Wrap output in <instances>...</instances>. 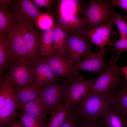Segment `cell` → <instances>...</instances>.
<instances>
[{
	"label": "cell",
	"mask_w": 127,
	"mask_h": 127,
	"mask_svg": "<svg viewBox=\"0 0 127 127\" xmlns=\"http://www.w3.org/2000/svg\"><path fill=\"white\" fill-rule=\"evenodd\" d=\"M20 108L15 88L7 95L2 107L0 109V127H8L15 119L17 110Z\"/></svg>",
	"instance_id": "cell-13"
},
{
	"label": "cell",
	"mask_w": 127,
	"mask_h": 127,
	"mask_svg": "<svg viewBox=\"0 0 127 127\" xmlns=\"http://www.w3.org/2000/svg\"><path fill=\"white\" fill-rule=\"evenodd\" d=\"M17 59L18 58L13 53L6 35H0V77L10 63Z\"/></svg>",
	"instance_id": "cell-23"
},
{
	"label": "cell",
	"mask_w": 127,
	"mask_h": 127,
	"mask_svg": "<svg viewBox=\"0 0 127 127\" xmlns=\"http://www.w3.org/2000/svg\"><path fill=\"white\" fill-rule=\"evenodd\" d=\"M112 102L111 94L88 93L77 105L75 113L83 120L96 121L105 112Z\"/></svg>",
	"instance_id": "cell-1"
},
{
	"label": "cell",
	"mask_w": 127,
	"mask_h": 127,
	"mask_svg": "<svg viewBox=\"0 0 127 127\" xmlns=\"http://www.w3.org/2000/svg\"><path fill=\"white\" fill-rule=\"evenodd\" d=\"M117 60L115 59L109 67L105 71L99 73V77L89 90V93L111 94L114 91L116 87L119 84L122 86L125 80L121 77L123 75L118 70L116 64Z\"/></svg>",
	"instance_id": "cell-3"
},
{
	"label": "cell",
	"mask_w": 127,
	"mask_h": 127,
	"mask_svg": "<svg viewBox=\"0 0 127 127\" xmlns=\"http://www.w3.org/2000/svg\"><path fill=\"white\" fill-rule=\"evenodd\" d=\"M20 108L32 117L41 120H45L48 113L40 98L26 103Z\"/></svg>",
	"instance_id": "cell-24"
},
{
	"label": "cell",
	"mask_w": 127,
	"mask_h": 127,
	"mask_svg": "<svg viewBox=\"0 0 127 127\" xmlns=\"http://www.w3.org/2000/svg\"><path fill=\"white\" fill-rule=\"evenodd\" d=\"M36 21L38 27L43 31L53 27L55 24L52 16L46 13H41Z\"/></svg>",
	"instance_id": "cell-30"
},
{
	"label": "cell",
	"mask_w": 127,
	"mask_h": 127,
	"mask_svg": "<svg viewBox=\"0 0 127 127\" xmlns=\"http://www.w3.org/2000/svg\"><path fill=\"white\" fill-rule=\"evenodd\" d=\"M22 35L27 51L29 63L33 66L36 60L39 58V36L34 28L33 21L29 22L27 23Z\"/></svg>",
	"instance_id": "cell-12"
},
{
	"label": "cell",
	"mask_w": 127,
	"mask_h": 127,
	"mask_svg": "<svg viewBox=\"0 0 127 127\" xmlns=\"http://www.w3.org/2000/svg\"><path fill=\"white\" fill-rule=\"evenodd\" d=\"M56 24L67 33L79 32L89 29L85 18L78 15L65 17L58 14Z\"/></svg>",
	"instance_id": "cell-18"
},
{
	"label": "cell",
	"mask_w": 127,
	"mask_h": 127,
	"mask_svg": "<svg viewBox=\"0 0 127 127\" xmlns=\"http://www.w3.org/2000/svg\"><path fill=\"white\" fill-rule=\"evenodd\" d=\"M111 2L113 6L116 5L124 10L127 15V0H114Z\"/></svg>",
	"instance_id": "cell-35"
},
{
	"label": "cell",
	"mask_w": 127,
	"mask_h": 127,
	"mask_svg": "<svg viewBox=\"0 0 127 127\" xmlns=\"http://www.w3.org/2000/svg\"><path fill=\"white\" fill-rule=\"evenodd\" d=\"M68 33L66 51L68 58L74 65L83 56L92 53L90 40L79 32Z\"/></svg>",
	"instance_id": "cell-5"
},
{
	"label": "cell",
	"mask_w": 127,
	"mask_h": 127,
	"mask_svg": "<svg viewBox=\"0 0 127 127\" xmlns=\"http://www.w3.org/2000/svg\"><path fill=\"white\" fill-rule=\"evenodd\" d=\"M40 98L48 113L52 112L58 105L65 101L62 81L58 80L42 86Z\"/></svg>",
	"instance_id": "cell-8"
},
{
	"label": "cell",
	"mask_w": 127,
	"mask_h": 127,
	"mask_svg": "<svg viewBox=\"0 0 127 127\" xmlns=\"http://www.w3.org/2000/svg\"><path fill=\"white\" fill-rule=\"evenodd\" d=\"M28 22L26 20L24 21L16 28L8 33L6 36L15 56L18 58L24 60H28V55L22 34Z\"/></svg>",
	"instance_id": "cell-11"
},
{
	"label": "cell",
	"mask_w": 127,
	"mask_h": 127,
	"mask_svg": "<svg viewBox=\"0 0 127 127\" xmlns=\"http://www.w3.org/2000/svg\"><path fill=\"white\" fill-rule=\"evenodd\" d=\"M110 48V45H107L102 50L86 56L83 59L74 65L75 69L79 72L85 71L91 72L94 74L100 73L105 71L112 62L110 61L107 64L105 62L104 59L105 54Z\"/></svg>",
	"instance_id": "cell-7"
},
{
	"label": "cell",
	"mask_w": 127,
	"mask_h": 127,
	"mask_svg": "<svg viewBox=\"0 0 127 127\" xmlns=\"http://www.w3.org/2000/svg\"><path fill=\"white\" fill-rule=\"evenodd\" d=\"M72 108L66 103L58 105L52 112L46 127H60L72 113Z\"/></svg>",
	"instance_id": "cell-19"
},
{
	"label": "cell",
	"mask_w": 127,
	"mask_h": 127,
	"mask_svg": "<svg viewBox=\"0 0 127 127\" xmlns=\"http://www.w3.org/2000/svg\"><path fill=\"white\" fill-rule=\"evenodd\" d=\"M67 35L68 33L66 31L56 23L55 24L53 29V52L67 58L66 46Z\"/></svg>",
	"instance_id": "cell-21"
},
{
	"label": "cell",
	"mask_w": 127,
	"mask_h": 127,
	"mask_svg": "<svg viewBox=\"0 0 127 127\" xmlns=\"http://www.w3.org/2000/svg\"><path fill=\"white\" fill-rule=\"evenodd\" d=\"M97 78L83 81L81 76L71 75L62 79L66 103L72 108L80 103L87 95Z\"/></svg>",
	"instance_id": "cell-2"
},
{
	"label": "cell",
	"mask_w": 127,
	"mask_h": 127,
	"mask_svg": "<svg viewBox=\"0 0 127 127\" xmlns=\"http://www.w3.org/2000/svg\"><path fill=\"white\" fill-rule=\"evenodd\" d=\"M34 83L40 86L48 85L58 80L45 59L39 58L34 63Z\"/></svg>",
	"instance_id": "cell-15"
},
{
	"label": "cell",
	"mask_w": 127,
	"mask_h": 127,
	"mask_svg": "<svg viewBox=\"0 0 127 127\" xmlns=\"http://www.w3.org/2000/svg\"><path fill=\"white\" fill-rule=\"evenodd\" d=\"M80 2L76 0H61L59 4L58 14L65 17L78 15Z\"/></svg>",
	"instance_id": "cell-25"
},
{
	"label": "cell",
	"mask_w": 127,
	"mask_h": 127,
	"mask_svg": "<svg viewBox=\"0 0 127 127\" xmlns=\"http://www.w3.org/2000/svg\"><path fill=\"white\" fill-rule=\"evenodd\" d=\"M53 27L43 30L39 36V56L40 58L45 59L53 52Z\"/></svg>",
	"instance_id": "cell-22"
},
{
	"label": "cell",
	"mask_w": 127,
	"mask_h": 127,
	"mask_svg": "<svg viewBox=\"0 0 127 127\" xmlns=\"http://www.w3.org/2000/svg\"><path fill=\"white\" fill-rule=\"evenodd\" d=\"M12 1V0H0V5L5 6V5L6 3H11Z\"/></svg>",
	"instance_id": "cell-38"
},
{
	"label": "cell",
	"mask_w": 127,
	"mask_h": 127,
	"mask_svg": "<svg viewBox=\"0 0 127 127\" xmlns=\"http://www.w3.org/2000/svg\"><path fill=\"white\" fill-rule=\"evenodd\" d=\"M0 78V109L2 107L7 95L15 88L13 81L6 75L4 78Z\"/></svg>",
	"instance_id": "cell-27"
},
{
	"label": "cell",
	"mask_w": 127,
	"mask_h": 127,
	"mask_svg": "<svg viewBox=\"0 0 127 127\" xmlns=\"http://www.w3.org/2000/svg\"><path fill=\"white\" fill-rule=\"evenodd\" d=\"M122 86V89L127 92V83L126 81Z\"/></svg>",
	"instance_id": "cell-39"
},
{
	"label": "cell",
	"mask_w": 127,
	"mask_h": 127,
	"mask_svg": "<svg viewBox=\"0 0 127 127\" xmlns=\"http://www.w3.org/2000/svg\"><path fill=\"white\" fill-rule=\"evenodd\" d=\"M111 95L112 103L117 109L127 116V92L122 90L114 91Z\"/></svg>",
	"instance_id": "cell-26"
},
{
	"label": "cell",
	"mask_w": 127,
	"mask_h": 127,
	"mask_svg": "<svg viewBox=\"0 0 127 127\" xmlns=\"http://www.w3.org/2000/svg\"><path fill=\"white\" fill-rule=\"evenodd\" d=\"M12 5V12L28 21H36L41 13L32 0H15Z\"/></svg>",
	"instance_id": "cell-14"
},
{
	"label": "cell",
	"mask_w": 127,
	"mask_h": 127,
	"mask_svg": "<svg viewBox=\"0 0 127 127\" xmlns=\"http://www.w3.org/2000/svg\"><path fill=\"white\" fill-rule=\"evenodd\" d=\"M82 120V122L79 124V127H101L97 120L93 121Z\"/></svg>",
	"instance_id": "cell-34"
},
{
	"label": "cell",
	"mask_w": 127,
	"mask_h": 127,
	"mask_svg": "<svg viewBox=\"0 0 127 127\" xmlns=\"http://www.w3.org/2000/svg\"><path fill=\"white\" fill-rule=\"evenodd\" d=\"M113 45L114 50L116 52L114 54L115 58L117 59L121 53L124 51H127V37H120V39Z\"/></svg>",
	"instance_id": "cell-31"
},
{
	"label": "cell",
	"mask_w": 127,
	"mask_h": 127,
	"mask_svg": "<svg viewBox=\"0 0 127 127\" xmlns=\"http://www.w3.org/2000/svg\"><path fill=\"white\" fill-rule=\"evenodd\" d=\"M84 18L89 29L106 23L110 21L114 11L111 2L108 0H91Z\"/></svg>",
	"instance_id": "cell-4"
},
{
	"label": "cell",
	"mask_w": 127,
	"mask_h": 127,
	"mask_svg": "<svg viewBox=\"0 0 127 127\" xmlns=\"http://www.w3.org/2000/svg\"><path fill=\"white\" fill-rule=\"evenodd\" d=\"M79 117L75 113L72 111L60 127H79L77 120Z\"/></svg>",
	"instance_id": "cell-32"
},
{
	"label": "cell",
	"mask_w": 127,
	"mask_h": 127,
	"mask_svg": "<svg viewBox=\"0 0 127 127\" xmlns=\"http://www.w3.org/2000/svg\"><path fill=\"white\" fill-rule=\"evenodd\" d=\"M36 5L39 8H44L50 10L51 9L52 1L50 0H33Z\"/></svg>",
	"instance_id": "cell-33"
},
{
	"label": "cell",
	"mask_w": 127,
	"mask_h": 127,
	"mask_svg": "<svg viewBox=\"0 0 127 127\" xmlns=\"http://www.w3.org/2000/svg\"><path fill=\"white\" fill-rule=\"evenodd\" d=\"M7 68L6 75L12 80L16 89L35 83L33 67L28 60L16 59Z\"/></svg>",
	"instance_id": "cell-6"
},
{
	"label": "cell",
	"mask_w": 127,
	"mask_h": 127,
	"mask_svg": "<svg viewBox=\"0 0 127 127\" xmlns=\"http://www.w3.org/2000/svg\"><path fill=\"white\" fill-rule=\"evenodd\" d=\"M26 20L9 10L5 6L0 7V35H6Z\"/></svg>",
	"instance_id": "cell-17"
},
{
	"label": "cell",
	"mask_w": 127,
	"mask_h": 127,
	"mask_svg": "<svg viewBox=\"0 0 127 127\" xmlns=\"http://www.w3.org/2000/svg\"><path fill=\"white\" fill-rule=\"evenodd\" d=\"M19 115L24 127H46L45 120L38 119L32 117L23 110Z\"/></svg>",
	"instance_id": "cell-29"
},
{
	"label": "cell",
	"mask_w": 127,
	"mask_h": 127,
	"mask_svg": "<svg viewBox=\"0 0 127 127\" xmlns=\"http://www.w3.org/2000/svg\"><path fill=\"white\" fill-rule=\"evenodd\" d=\"M8 127H24L21 122H19L15 119L10 123Z\"/></svg>",
	"instance_id": "cell-37"
},
{
	"label": "cell",
	"mask_w": 127,
	"mask_h": 127,
	"mask_svg": "<svg viewBox=\"0 0 127 127\" xmlns=\"http://www.w3.org/2000/svg\"><path fill=\"white\" fill-rule=\"evenodd\" d=\"M97 121L101 127H127V116L112 103Z\"/></svg>",
	"instance_id": "cell-16"
},
{
	"label": "cell",
	"mask_w": 127,
	"mask_h": 127,
	"mask_svg": "<svg viewBox=\"0 0 127 127\" xmlns=\"http://www.w3.org/2000/svg\"><path fill=\"white\" fill-rule=\"evenodd\" d=\"M42 87L35 83L16 89L17 98L20 108L26 103L40 98Z\"/></svg>",
	"instance_id": "cell-20"
},
{
	"label": "cell",
	"mask_w": 127,
	"mask_h": 127,
	"mask_svg": "<svg viewBox=\"0 0 127 127\" xmlns=\"http://www.w3.org/2000/svg\"><path fill=\"white\" fill-rule=\"evenodd\" d=\"M114 25L113 23L110 20L104 25L79 32L88 37L100 50H102L106 45H113V43L110 42L109 40Z\"/></svg>",
	"instance_id": "cell-10"
},
{
	"label": "cell",
	"mask_w": 127,
	"mask_h": 127,
	"mask_svg": "<svg viewBox=\"0 0 127 127\" xmlns=\"http://www.w3.org/2000/svg\"><path fill=\"white\" fill-rule=\"evenodd\" d=\"M45 60L58 80L71 75H79L71 61L68 58L58 55L53 52Z\"/></svg>",
	"instance_id": "cell-9"
},
{
	"label": "cell",
	"mask_w": 127,
	"mask_h": 127,
	"mask_svg": "<svg viewBox=\"0 0 127 127\" xmlns=\"http://www.w3.org/2000/svg\"><path fill=\"white\" fill-rule=\"evenodd\" d=\"M110 20L116 26L120 37H127V15L122 16L120 14L115 13L114 11Z\"/></svg>",
	"instance_id": "cell-28"
},
{
	"label": "cell",
	"mask_w": 127,
	"mask_h": 127,
	"mask_svg": "<svg viewBox=\"0 0 127 127\" xmlns=\"http://www.w3.org/2000/svg\"><path fill=\"white\" fill-rule=\"evenodd\" d=\"M117 69L120 71L123 75L125 76V80H127V65L124 67H121L116 66Z\"/></svg>",
	"instance_id": "cell-36"
}]
</instances>
